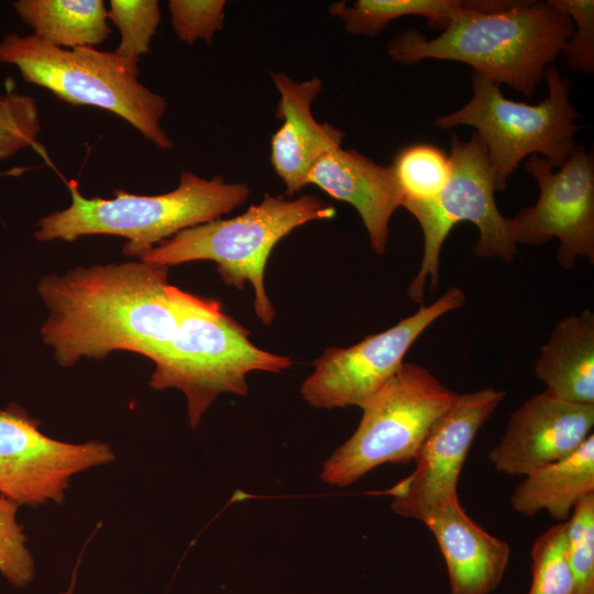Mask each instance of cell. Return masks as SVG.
<instances>
[{
  "label": "cell",
  "instance_id": "obj_12",
  "mask_svg": "<svg viewBox=\"0 0 594 594\" xmlns=\"http://www.w3.org/2000/svg\"><path fill=\"white\" fill-rule=\"evenodd\" d=\"M539 186L536 204L510 218L516 244L541 245L558 238L559 264L571 270L576 257L594 263V156L578 144L569 158L553 172L540 155L525 164Z\"/></svg>",
  "mask_w": 594,
  "mask_h": 594
},
{
  "label": "cell",
  "instance_id": "obj_21",
  "mask_svg": "<svg viewBox=\"0 0 594 594\" xmlns=\"http://www.w3.org/2000/svg\"><path fill=\"white\" fill-rule=\"evenodd\" d=\"M465 0H358L333 2L329 13L343 23L344 29L355 35L374 36L391 22L407 15L427 19L429 26L443 31L453 14Z\"/></svg>",
  "mask_w": 594,
  "mask_h": 594
},
{
  "label": "cell",
  "instance_id": "obj_18",
  "mask_svg": "<svg viewBox=\"0 0 594 594\" xmlns=\"http://www.w3.org/2000/svg\"><path fill=\"white\" fill-rule=\"evenodd\" d=\"M544 392L564 402L594 405V314L559 321L535 363Z\"/></svg>",
  "mask_w": 594,
  "mask_h": 594
},
{
  "label": "cell",
  "instance_id": "obj_20",
  "mask_svg": "<svg viewBox=\"0 0 594 594\" xmlns=\"http://www.w3.org/2000/svg\"><path fill=\"white\" fill-rule=\"evenodd\" d=\"M12 6L33 34L53 46L92 47L111 33L101 0H19Z\"/></svg>",
  "mask_w": 594,
  "mask_h": 594
},
{
  "label": "cell",
  "instance_id": "obj_6",
  "mask_svg": "<svg viewBox=\"0 0 594 594\" xmlns=\"http://www.w3.org/2000/svg\"><path fill=\"white\" fill-rule=\"evenodd\" d=\"M0 64L15 66L24 80L66 102L116 113L161 150L174 146L160 122L166 99L139 81L138 64L114 52L62 48L34 34L12 33L0 42Z\"/></svg>",
  "mask_w": 594,
  "mask_h": 594
},
{
  "label": "cell",
  "instance_id": "obj_24",
  "mask_svg": "<svg viewBox=\"0 0 594 594\" xmlns=\"http://www.w3.org/2000/svg\"><path fill=\"white\" fill-rule=\"evenodd\" d=\"M107 15L121 34V42L114 53L139 64L141 55L148 52L161 21L158 1L111 0Z\"/></svg>",
  "mask_w": 594,
  "mask_h": 594
},
{
  "label": "cell",
  "instance_id": "obj_19",
  "mask_svg": "<svg viewBox=\"0 0 594 594\" xmlns=\"http://www.w3.org/2000/svg\"><path fill=\"white\" fill-rule=\"evenodd\" d=\"M594 494V435L570 455L527 474L515 488L510 505L524 516L546 510L562 522L575 505Z\"/></svg>",
  "mask_w": 594,
  "mask_h": 594
},
{
  "label": "cell",
  "instance_id": "obj_14",
  "mask_svg": "<svg viewBox=\"0 0 594 594\" xmlns=\"http://www.w3.org/2000/svg\"><path fill=\"white\" fill-rule=\"evenodd\" d=\"M593 426L594 405L564 402L543 391L512 414L488 459L499 472L526 476L573 453Z\"/></svg>",
  "mask_w": 594,
  "mask_h": 594
},
{
  "label": "cell",
  "instance_id": "obj_23",
  "mask_svg": "<svg viewBox=\"0 0 594 594\" xmlns=\"http://www.w3.org/2000/svg\"><path fill=\"white\" fill-rule=\"evenodd\" d=\"M565 521L539 536L531 548V584L527 594H573L566 560Z\"/></svg>",
  "mask_w": 594,
  "mask_h": 594
},
{
  "label": "cell",
  "instance_id": "obj_16",
  "mask_svg": "<svg viewBox=\"0 0 594 594\" xmlns=\"http://www.w3.org/2000/svg\"><path fill=\"white\" fill-rule=\"evenodd\" d=\"M307 184L353 206L377 254L386 251L389 221L400 207L402 195L393 173L354 150H330L311 166Z\"/></svg>",
  "mask_w": 594,
  "mask_h": 594
},
{
  "label": "cell",
  "instance_id": "obj_2",
  "mask_svg": "<svg viewBox=\"0 0 594 594\" xmlns=\"http://www.w3.org/2000/svg\"><path fill=\"white\" fill-rule=\"evenodd\" d=\"M573 30L571 18L550 0H465L438 36L408 30L389 41L387 53L408 65L427 58L461 62L532 98Z\"/></svg>",
  "mask_w": 594,
  "mask_h": 594
},
{
  "label": "cell",
  "instance_id": "obj_27",
  "mask_svg": "<svg viewBox=\"0 0 594 594\" xmlns=\"http://www.w3.org/2000/svg\"><path fill=\"white\" fill-rule=\"evenodd\" d=\"M41 132L34 98L9 90L0 95V160L36 144Z\"/></svg>",
  "mask_w": 594,
  "mask_h": 594
},
{
  "label": "cell",
  "instance_id": "obj_1",
  "mask_svg": "<svg viewBox=\"0 0 594 594\" xmlns=\"http://www.w3.org/2000/svg\"><path fill=\"white\" fill-rule=\"evenodd\" d=\"M168 267L143 261L77 267L48 275L37 290L48 309L44 343L64 367L113 351L139 353L156 363L178 328Z\"/></svg>",
  "mask_w": 594,
  "mask_h": 594
},
{
  "label": "cell",
  "instance_id": "obj_30",
  "mask_svg": "<svg viewBox=\"0 0 594 594\" xmlns=\"http://www.w3.org/2000/svg\"><path fill=\"white\" fill-rule=\"evenodd\" d=\"M73 587H74V582L72 583V585L69 586V588L66 592H63V593H59V594H73Z\"/></svg>",
  "mask_w": 594,
  "mask_h": 594
},
{
  "label": "cell",
  "instance_id": "obj_29",
  "mask_svg": "<svg viewBox=\"0 0 594 594\" xmlns=\"http://www.w3.org/2000/svg\"><path fill=\"white\" fill-rule=\"evenodd\" d=\"M550 2L565 12L574 22L573 33L561 51L566 58L568 67L592 74L594 72V1L550 0Z\"/></svg>",
  "mask_w": 594,
  "mask_h": 594
},
{
  "label": "cell",
  "instance_id": "obj_17",
  "mask_svg": "<svg viewBox=\"0 0 594 594\" xmlns=\"http://www.w3.org/2000/svg\"><path fill=\"white\" fill-rule=\"evenodd\" d=\"M422 522L444 558L451 594H491L499 585L510 547L474 522L459 501L436 509Z\"/></svg>",
  "mask_w": 594,
  "mask_h": 594
},
{
  "label": "cell",
  "instance_id": "obj_26",
  "mask_svg": "<svg viewBox=\"0 0 594 594\" xmlns=\"http://www.w3.org/2000/svg\"><path fill=\"white\" fill-rule=\"evenodd\" d=\"M19 507L0 495V573L11 585L24 587L34 579L35 563L16 520Z\"/></svg>",
  "mask_w": 594,
  "mask_h": 594
},
{
  "label": "cell",
  "instance_id": "obj_8",
  "mask_svg": "<svg viewBox=\"0 0 594 594\" xmlns=\"http://www.w3.org/2000/svg\"><path fill=\"white\" fill-rule=\"evenodd\" d=\"M457 396L426 367L404 362L361 407L358 428L323 463L321 480L346 486L384 463L414 460L432 425Z\"/></svg>",
  "mask_w": 594,
  "mask_h": 594
},
{
  "label": "cell",
  "instance_id": "obj_7",
  "mask_svg": "<svg viewBox=\"0 0 594 594\" xmlns=\"http://www.w3.org/2000/svg\"><path fill=\"white\" fill-rule=\"evenodd\" d=\"M544 77L548 97L528 105L507 99L497 84L474 72L469 102L435 121L443 130L475 129L486 146L496 191L505 189L525 157L542 154L553 167H560L578 145L574 135L582 127L574 123L579 113L569 99L570 81L560 77L554 65L546 69Z\"/></svg>",
  "mask_w": 594,
  "mask_h": 594
},
{
  "label": "cell",
  "instance_id": "obj_4",
  "mask_svg": "<svg viewBox=\"0 0 594 594\" xmlns=\"http://www.w3.org/2000/svg\"><path fill=\"white\" fill-rule=\"evenodd\" d=\"M173 295L178 311L177 332L166 353L154 363L150 386L182 391L193 429L220 394L246 395L250 372L278 373L293 364L288 356L254 345L249 330L224 314L217 300L176 286Z\"/></svg>",
  "mask_w": 594,
  "mask_h": 594
},
{
  "label": "cell",
  "instance_id": "obj_3",
  "mask_svg": "<svg viewBox=\"0 0 594 594\" xmlns=\"http://www.w3.org/2000/svg\"><path fill=\"white\" fill-rule=\"evenodd\" d=\"M67 185L70 206L43 217L36 240L70 242L90 234L119 235L128 240L124 254L139 258L183 230L220 219L244 204L251 191L243 183H227L221 176L206 179L190 170L180 173L175 189L153 196L117 189L110 199L87 198L76 180Z\"/></svg>",
  "mask_w": 594,
  "mask_h": 594
},
{
  "label": "cell",
  "instance_id": "obj_15",
  "mask_svg": "<svg viewBox=\"0 0 594 594\" xmlns=\"http://www.w3.org/2000/svg\"><path fill=\"white\" fill-rule=\"evenodd\" d=\"M279 99L276 118L283 124L271 140V164L293 197L307 184V175L319 157L341 146L344 133L329 123H319L311 105L322 89V80L311 77L295 81L283 73H272Z\"/></svg>",
  "mask_w": 594,
  "mask_h": 594
},
{
  "label": "cell",
  "instance_id": "obj_22",
  "mask_svg": "<svg viewBox=\"0 0 594 594\" xmlns=\"http://www.w3.org/2000/svg\"><path fill=\"white\" fill-rule=\"evenodd\" d=\"M402 195L400 207L435 199L450 177L449 155L430 144H413L399 151L389 166Z\"/></svg>",
  "mask_w": 594,
  "mask_h": 594
},
{
  "label": "cell",
  "instance_id": "obj_9",
  "mask_svg": "<svg viewBox=\"0 0 594 594\" xmlns=\"http://www.w3.org/2000/svg\"><path fill=\"white\" fill-rule=\"evenodd\" d=\"M449 161L450 177L442 191L430 201L404 207L418 221L424 237L420 267L407 289V296L420 306L427 282L437 287L441 249L458 222L470 221L477 227L476 256L509 263L517 254L510 218L499 212L495 201L493 172L480 136L474 132L465 142L453 134Z\"/></svg>",
  "mask_w": 594,
  "mask_h": 594
},
{
  "label": "cell",
  "instance_id": "obj_13",
  "mask_svg": "<svg viewBox=\"0 0 594 594\" xmlns=\"http://www.w3.org/2000/svg\"><path fill=\"white\" fill-rule=\"evenodd\" d=\"M505 394L494 388L458 394L421 442L414 458L416 469L378 493L392 497L396 514L422 522L436 509L459 501L458 481L470 448Z\"/></svg>",
  "mask_w": 594,
  "mask_h": 594
},
{
  "label": "cell",
  "instance_id": "obj_5",
  "mask_svg": "<svg viewBox=\"0 0 594 594\" xmlns=\"http://www.w3.org/2000/svg\"><path fill=\"white\" fill-rule=\"evenodd\" d=\"M336 216L330 204L312 195L290 198L265 195L257 205L230 219H217L180 231L156 245L140 261L162 266L212 261L221 278L238 289L250 283L260 321L271 324L276 311L264 285L267 258L277 242L294 229Z\"/></svg>",
  "mask_w": 594,
  "mask_h": 594
},
{
  "label": "cell",
  "instance_id": "obj_25",
  "mask_svg": "<svg viewBox=\"0 0 594 594\" xmlns=\"http://www.w3.org/2000/svg\"><path fill=\"white\" fill-rule=\"evenodd\" d=\"M565 526L573 594H594V494L575 505Z\"/></svg>",
  "mask_w": 594,
  "mask_h": 594
},
{
  "label": "cell",
  "instance_id": "obj_28",
  "mask_svg": "<svg viewBox=\"0 0 594 594\" xmlns=\"http://www.w3.org/2000/svg\"><path fill=\"white\" fill-rule=\"evenodd\" d=\"M226 4L224 0L168 1L175 34L187 44L198 40L210 43L213 35L223 28Z\"/></svg>",
  "mask_w": 594,
  "mask_h": 594
},
{
  "label": "cell",
  "instance_id": "obj_10",
  "mask_svg": "<svg viewBox=\"0 0 594 594\" xmlns=\"http://www.w3.org/2000/svg\"><path fill=\"white\" fill-rule=\"evenodd\" d=\"M464 301L463 290L451 287L431 305H421L418 311L380 333L349 348L326 349L301 385L304 399L317 408L362 407L400 369L406 353L425 330Z\"/></svg>",
  "mask_w": 594,
  "mask_h": 594
},
{
  "label": "cell",
  "instance_id": "obj_11",
  "mask_svg": "<svg viewBox=\"0 0 594 594\" xmlns=\"http://www.w3.org/2000/svg\"><path fill=\"white\" fill-rule=\"evenodd\" d=\"M41 424L16 403L0 409V495L19 506L62 503L74 475L116 459L107 442H64Z\"/></svg>",
  "mask_w": 594,
  "mask_h": 594
}]
</instances>
